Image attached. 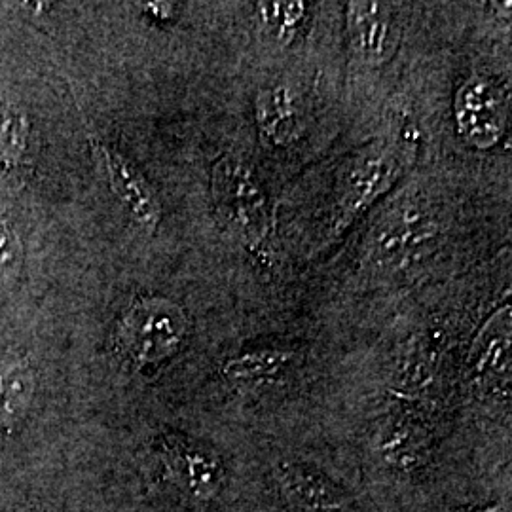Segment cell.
Listing matches in <instances>:
<instances>
[{
    "label": "cell",
    "instance_id": "18",
    "mask_svg": "<svg viewBox=\"0 0 512 512\" xmlns=\"http://www.w3.org/2000/svg\"><path fill=\"white\" fill-rule=\"evenodd\" d=\"M143 12L150 14L156 19H171L175 14V6L173 4H165V2H156V4H141Z\"/></svg>",
    "mask_w": 512,
    "mask_h": 512
},
{
    "label": "cell",
    "instance_id": "9",
    "mask_svg": "<svg viewBox=\"0 0 512 512\" xmlns=\"http://www.w3.org/2000/svg\"><path fill=\"white\" fill-rule=\"evenodd\" d=\"M511 306L499 308L476 334L467 370L476 385H509L511 380Z\"/></svg>",
    "mask_w": 512,
    "mask_h": 512
},
{
    "label": "cell",
    "instance_id": "4",
    "mask_svg": "<svg viewBox=\"0 0 512 512\" xmlns=\"http://www.w3.org/2000/svg\"><path fill=\"white\" fill-rule=\"evenodd\" d=\"M440 222L421 198L391 203L366 238L365 260L382 270H397L427 253L439 238Z\"/></svg>",
    "mask_w": 512,
    "mask_h": 512
},
{
    "label": "cell",
    "instance_id": "15",
    "mask_svg": "<svg viewBox=\"0 0 512 512\" xmlns=\"http://www.w3.org/2000/svg\"><path fill=\"white\" fill-rule=\"evenodd\" d=\"M425 446V431L416 421L404 418L393 421L385 429L380 444L385 461L401 471L418 467Z\"/></svg>",
    "mask_w": 512,
    "mask_h": 512
},
{
    "label": "cell",
    "instance_id": "17",
    "mask_svg": "<svg viewBox=\"0 0 512 512\" xmlns=\"http://www.w3.org/2000/svg\"><path fill=\"white\" fill-rule=\"evenodd\" d=\"M23 266V243L14 220L0 215V306L18 285Z\"/></svg>",
    "mask_w": 512,
    "mask_h": 512
},
{
    "label": "cell",
    "instance_id": "6",
    "mask_svg": "<svg viewBox=\"0 0 512 512\" xmlns=\"http://www.w3.org/2000/svg\"><path fill=\"white\" fill-rule=\"evenodd\" d=\"M459 137L476 150L494 148L509 126V97L494 78L473 74L454 99Z\"/></svg>",
    "mask_w": 512,
    "mask_h": 512
},
{
    "label": "cell",
    "instance_id": "11",
    "mask_svg": "<svg viewBox=\"0 0 512 512\" xmlns=\"http://www.w3.org/2000/svg\"><path fill=\"white\" fill-rule=\"evenodd\" d=\"M255 120L264 141L275 147H289L302 133V110L298 95L285 84L258 90Z\"/></svg>",
    "mask_w": 512,
    "mask_h": 512
},
{
    "label": "cell",
    "instance_id": "3",
    "mask_svg": "<svg viewBox=\"0 0 512 512\" xmlns=\"http://www.w3.org/2000/svg\"><path fill=\"white\" fill-rule=\"evenodd\" d=\"M186 311L167 298L137 300L116 330L120 353L135 368L158 366L177 355L188 338Z\"/></svg>",
    "mask_w": 512,
    "mask_h": 512
},
{
    "label": "cell",
    "instance_id": "16",
    "mask_svg": "<svg viewBox=\"0 0 512 512\" xmlns=\"http://www.w3.org/2000/svg\"><path fill=\"white\" fill-rule=\"evenodd\" d=\"M256 14L260 18L262 27L281 42L289 44L293 42L296 33L304 25V19L308 16V4L306 2H258Z\"/></svg>",
    "mask_w": 512,
    "mask_h": 512
},
{
    "label": "cell",
    "instance_id": "13",
    "mask_svg": "<svg viewBox=\"0 0 512 512\" xmlns=\"http://www.w3.org/2000/svg\"><path fill=\"white\" fill-rule=\"evenodd\" d=\"M294 351L283 348L247 349L222 365V376L232 384H256L281 376L293 365Z\"/></svg>",
    "mask_w": 512,
    "mask_h": 512
},
{
    "label": "cell",
    "instance_id": "2",
    "mask_svg": "<svg viewBox=\"0 0 512 512\" xmlns=\"http://www.w3.org/2000/svg\"><path fill=\"white\" fill-rule=\"evenodd\" d=\"M211 196L220 224L251 251H258L272 232L270 202L251 165L222 156L211 169Z\"/></svg>",
    "mask_w": 512,
    "mask_h": 512
},
{
    "label": "cell",
    "instance_id": "10",
    "mask_svg": "<svg viewBox=\"0 0 512 512\" xmlns=\"http://www.w3.org/2000/svg\"><path fill=\"white\" fill-rule=\"evenodd\" d=\"M275 480L287 501L304 512H349L346 492L304 463H277Z\"/></svg>",
    "mask_w": 512,
    "mask_h": 512
},
{
    "label": "cell",
    "instance_id": "19",
    "mask_svg": "<svg viewBox=\"0 0 512 512\" xmlns=\"http://www.w3.org/2000/svg\"><path fill=\"white\" fill-rule=\"evenodd\" d=\"M475 512H499V507H494V505L490 507V505H488V507H484V509H476Z\"/></svg>",
    "mask_w": 512,
    "mask_h": 512
},
{
    "label": "cell",
    "instance_id": "14",
    "mask_svg": "<svg viewBox=\"0 0 512 512\" xmlns=\"http://www.w3.org/2000/svg\"><path fill=\"white\" fill-rule=\"evenodd\" d=\"M31 137V118L12 95L0 90V164L16 169L25 160Z\"/></svg>",
    "mask_w": 512,
    "mask_h": 512
},
{
    "label": "cell",
    "instance_id": "8",
    "mask_svg": "<svg viewBox=\"0 0 512 512\" xmlns=\"http://www.w3.org/2000/svg\"><path fill=\"white\" fill-rule=\"evenodd\" d=\"M346 27L353 52L366 65H385L399 48V19L385 2H348Z\"/></svg>",
    "mask_w": 512,
    "mask_h": 512
},
{
    "label": "cell",
    "instance_id": "1",
    "mask_svg": "<svg viewBox=\"0 0 512 512\" xmlns=\"http://www.w3.org/2000/svg\"><path fill=\"white\" fill-rule=\"evenodd\" d=\"M416 150L418 128L410 120H404L393 133L363 150L342 183L336 230H344L370 205L378 202L399 181L404 169L414 162Z\"/></svg>",
    "mask_w": 512,
    "mask_h": 512
},
{
    "label": "cell",
    "instance_id": "12",
    "mask_svg": "<svg viewBox=\"0 0 512 512\" xmlns=\"http://www.w3.org/2000/svg\"><path fill=\"white\" fill-rule=\"evenodd\" d=\"M37 391V374L27 359L0 365V435L10 433L29 412Z\"/></svg>",
    "mask_w": 512,
    "mask_h": 512
},
{
    "label": "cell",
    "instance_id": "7",
    "mask_svg": "<svg viewBox=\"0 0 512 512\" xmlns=\"http://www.w3.org/2000/svg\"><path fill=\"white\" fill-rule=\"evenodd\" d=\"M90 145L107 175L112 194L143 232L154 234L162 222V202L154 186L128 156L110 147L97 135L90 133Z\"/></svg>",
    "mask_w": 512,
    "mask_h": 512
},
{
    "label": "cell",
    "instance_id": "5",
    "mask_svg": "<svg viewBox=\"0 0 512 512\" xmlns=\"http://www.w3.org/2000/svg\"><path fill=\"white\" fill-rule=\"evenodd\" d=\"M158 452L169 484L184 497L207 503L224 492L228 473L217 450L183 435H165Z\"/></svg>",
    "mask_w": 512,
    "mask_h": 512
}]
</instances>
